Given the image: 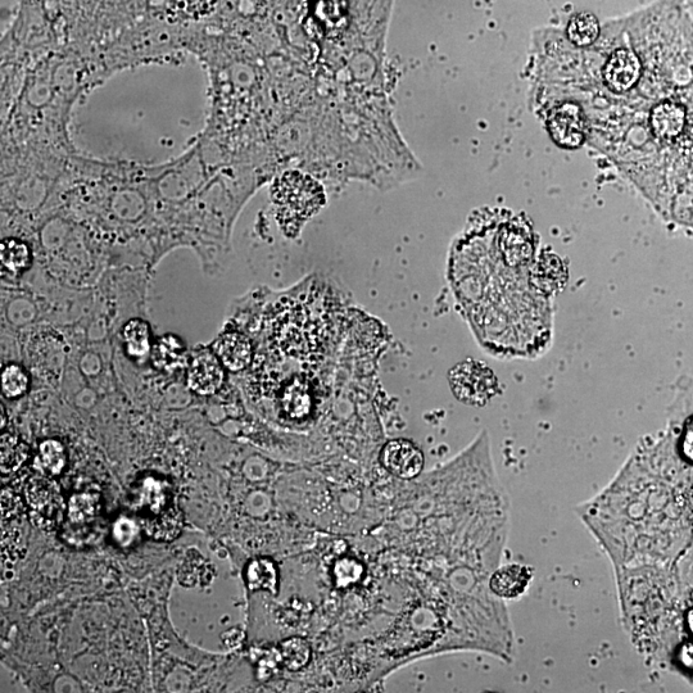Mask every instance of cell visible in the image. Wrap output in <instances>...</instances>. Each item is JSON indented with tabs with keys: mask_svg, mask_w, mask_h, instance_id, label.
<instances>
[{
	"mask_svg": "<svg viewBox=\"0 0 693 693\" xmlns=\"http://www.w3.org/2000/svg\"><path fill=\"white\" fill-rule=\"evenodd\" d=\"M310 398L307 385L301 380H293L284 388L282 394L283 409L291 418H302L310 410Z\"/></svg>",
	"mask_w": 693,
	"mask_h": 693,
	"instance_id": "cell-20",
	"label": "cell"
},
{
	"mask_svg": "<svg viewBox=\"0 0 693 693\" xmlns=\"http://www.w3.org/2000/svg\"><path fill=\"white\" fill-rule=\"evenodd\" d=\"M247 579L252 590L273 591L278 577H276L273 563L267 560H257L249 565Z\"/></svg>",
	"mask_w": 693,
	"mask_h": 693,
	"instance_id": "cell-23",
	"label": "cell"
},
{
	"mask_svg": "<svg viewBox=\"0 0 693 693\" xmlns=\"http://www.w3.org/2000/svg\"><path fill=\"white\" fill-rule=\"evenodd\" d=\"M39 459L48 474L60 475L67 464L65 447L57 439H48L39 447Z\"/></svg>",
	"mask_w": 693,
	"mask_h": 693,
	"instance_id": "cell-22",
	"label": "cell"
},
{
	"mask_svg": "<svg viewBox=\"0 0 693 693\" xmlns=\"http://www.w3.org/2000/svg\"><path fill=\"white\" fill-rule=\"evenodd\" d=\"M600 35V24L592 13H578L568 25L570 42L577 47H590Z\"/></svg>",
	"mask_w": 693,
	"mask_h": 693,
	"instance_id": "cell-16",
	"label": "cell"
},
{
	"mask_svg": "<svg viewBox=\"0 0 693 693\" xmlns=\"http://www.w3.org/2000/svg\"><path fill=\"white\" fill-rule=\"evenodd\" d=\"M124 342L126 351L131 357L140 359L151 350V332L146 321L130 320L124 328Z\"/></svg>",
	"mask_w": 693,
	"mask_h": 693,
	"instance_id": "cell-17",
	"label": "cell"
},
{
	"mask_svg": "<svg viewBox=\"0 0 693 693\" xmlns=\"http://www.w3.org/2000/svg\"><path fill=\"white\" fill-rule=\"evenodd\" d=\"M24 502L11 489H3L2 491V516L3 519L15 518L24 511Z\"/></svg>",
	"mask_w": 693,
	"mask_h": 693,
	"instance_id": "cell-27",
	"label": "cell"
},
{
	"mask_svg": "<svg viewBox=\"0 0 693 693\" xmlns=\"http://www.w3.org/2000/svg\"><path fill=\"white\" fill-rule=\"evenodd\" d=\"M533 579V570L527 565L500 566L489 577V588L498 599L514 600L523 596Z\"/></svg>",
	"mask_w": 693,
	"mask_h": 693,
	"instance_id": "cell-9",
	"label": "cell"
},
{
	"mask_svg": "<svg viewBox=\"0 0 693 693\" xmlns=\"http://www.w3.org/2000/svg\"><path fill=\"white\" fill-rule=\"evenodd\" d=\"M29 377L26 371L18 365H8L3 369L2 387L3 394L7 398L24 396L29 389Z\"/></svg>",
	"mask_w": 693,
	"mask_h": 693,
	"instance_id": "cell-24",
	"label": "cell"
},
{
	"mask_svg": "<svg viewBox=\"0 0 693 693\" xmlns=\"http://www.w3.org/2000/svg\"><path fill=\"white\" fill-rule=\"evenodd\" d=\"M547 128L557 146L566 149L579 148L587 135L586 116L578 104L564 103L550 113Z\"/></svg>",
	"mask_w": 693,
	"mask_h": 693,
	"instance_id": "cell-5",
	"label": "cell"
},
{
	"mask_svg": "<svg viewBox=\"0 0 693 693\" xmlns=\"http://www.w3.org/2000/svg\"><path fill=\"white\" fill-rule=\"evenodd\" d=\"M690 475L643 441L609 486L575 511L614 570L670 563L693 542Z\"/></svg>",
	"mask_w": 693,
	"mask_h": 693,
	"instance_id": "cell-1",
	"label": "cell"
},
{
	"mask_svg": "<svg viewBox=\"0 0 693 693\" xmlns=\"http://www.w3.org/2000/svg\"><path fill=\"white\" fill-rule=\"evenodd\" d=\"M101 511V497L97 493H80L70 498L67 516L74 524H88Z\"/></svg>",
	"mask_w": 693,
	"mask_h": 693,
	"instance_id": "cell-18",
	"label": "cell"
},
{
	"mask_svg": "<svg viewBox=\"0 0 693 693\" xmlns=\"http://www.w3.org/2000/svg\"><path fill=\"white\" fill-rule=\"evenodd\" d=\"M282 652L285 664L289 669H297L305 664L307 658L305 642L301 640L285 641L282 645Z\"/></svg>",
	"mask_w": 693,
	"mask_h": 693,
	"instance_id": "cell-25",
	"label": "cell"
},
{
	"mask_svg": "<svg viewBox=\"0 0 693 693\" xmlns=\"http://www.w3.org/2000/svg\"><path fill=\"white\" fill-rule=\"evenodd\" d=\"M641 76V62L629 49H618L611 54L604 69L605 83L615 93H624L637 84Z\"/></svg>",
	"mask_w": 693,
	"mask_h": 693,
	"instance_id": "cell-8",
	"label": "cell"
},
{
	"mask_svg": "<svg viewBox=\"0 0 693 693\" xmlns=\"http://www.w3.org/2000/svg\"><path fill=\"white\" fill-rule=\"evenodd\" d=\"M113 536L121 546H131L139 536L138 524L129 518H121L113 528Z\"/></svg>",
	"mask_w": 693,
	"mask_h": 693,
	"instance_id": "cell-26",
	"label": "cell"
},
{
	"mask_svg": "<svg viewBox=\"0 0 693 693\" xmlns=\"http://www.w3.org/2000/svg\"><path fill=\"white\" fill-rule=\"evenodd\" d=\"M153 362L158 369L174 371L187 364V351L175 335H165L156 343L153 350Z\"/></svg>",
	"mask_w": 693,
	"mask_h": 693,
	"instance_id": "cell-14",
	"label": "cell"
},
{
	"mask_svg": "<svg viewBox=\"0 0 693 693\" xmlns=\"http://www.w3.org/2000/svg\"><path fill=\"white\" fill-rule=\"evenodd\" d=\"M452 391L460 401L473 406H483L497 391V380L486 365L465 361L450 373Z\"/></svg>",
	"mask_w": 693,
	"mask_h": 693,
	"instance_id": "cell-4",
	"label": "cell"
},
{
	"mask_svg": "<svg viewBox=\"0 0 693 693\" xmlns=\"http://www.w3.org/2000/svg\"><path fill=\"white\" fill-rule=\"evenodd\" d=\"M674 433L676 437L670 439L677 459L688 471H693V411L681 421Z\"/></svg>",
	"mask_w": 693,
	"mask_h": 693,
	"instance_id": "cell-21",
	"label": "cell"
},
{
	"mask_svg": "<svg viewBox=\"0 0 693 693\" xmlns=\"http://www.w3.org/2000/svg\"><path fill=\"white\" fill-rule=\"evenodd\" d=\"M183 525V514L175 504L161 514L143 519L144 532L157 541H172L178 538Z\"/></svg>",
	"mask_w": 693,
	"mask_h": 693,
	"instance_id": "cell-12",
	"label": "cell"
},
{
	"mask_svg": "<svg viewBox=\"0 0 693 693\" xmlns=\"http://www.w3.org/2000/svg\"><path fill=\"white\" fill-rule=\"evenodd\" d=\"M225 366L214 353L198 351L190 361L188 385L201 396H210L221 388L225 379Z\"/></svg>",
	"mask_w": 693,
	"mask_h": 693,
	"instance_id": "cell-6",
	"label": "cell"
},
{
	"mask_svg": "<svg viewBox=\"0 0 693 693\" xmlns=\"http://www.w3.org/2000/svg\"><path fill=\"white\" fill-rule=\"evenodd\" d=\"M215 351L225 368L231 371L246 369L252 361V344L242 333L228 332L221 335Z\"/></svg>",
	"mask_w": 693,
	"mask_h": 693,
	"instance_id": "cell-11",
	"label": "cell"
},
{
	"mask_svg": "<svg viewBox=\"0 0 693 693\" xmlns=\"http://www.w3.org/2000/svg\"><path fill=\"white\" fill-rule=\"evenodd\" d=\"M384 468L401 479L418 477L424 468V455L418 447L405 439H396L384 446Z\"/></svg>",
	"mask_w": 693,
	"mask_h": 693,
	"instance_id": "cell-7",
	"label": "cell"
},
{
	"mask_svg": "<svg viewBox=\"0 0 693 693\" xmlns=\"http://www.w3.org/2000/svg\"><path fill=\"white\" fill-rule=\"evenodd\" d=\"M2 265L9 273L20 274L30 266L31 253L27 244L18 239H4L0 246Z\"/></svg>",
	"mask_w": 693,
	"mask_h": 693,
	"instance_id": "cell-19",
	"label": "cell"
},
{
	"mask_svg": "<svg viewBox=\"0 0 693 693\" xmlns=\"http://www.w3.org/2000/svg\"><path fill=\"white\" fill-rule=\"evenodd\" d=\"M0 409H2V428H4V407H3V405L0 406Z\"/></svg>",
	"mask_w": 693,
	"mask_h": 693,
	"instance_id": "cell-28",
	"label": "cell"
},
{
	"mask_svg": "<svg viewBox=\"0 0 693 693\" xmlns=\"http://www.w3.org/2000/svg\"><path fill=\"white\" fill-rule=\"evenodd\" d=\"M29 457V447L16 434L3 433L0 442V469L3 474L15 473Z\"/></svg>",
	"mask_w": 693,
	"mask_h": 693,
	"instance_id": "cell-15",
	"label": "cell"
},
{
	"mask_svg": "<svg viewBox=\"0 0 693 693\" xmlns=\"http://www.w3.org/2000/svg\"><path fill=\"white\" fill-rule=\"evenodd\" d=\"M26 509L31 522L43 531H56L65 516V500L52 478L36 474L25 488Z\"/></svg>",
	"mask_w": 693,
	"mask_h": 693,
	"instance_id": "cell-3",
	"label": "cell"
},
{
	"mask_svg": "<svg viewBox=\"0 0 693 693\" xmlns=\"http://www.w3.org/2000/svg\"><path fill=\"white\" fill-rule=\"evenodd\" d=\"M139 502L140 509L153 516L163 513L172 505L170 484L153 477L144 479L140 486Z\"/></svg>",
	"mask_w": 693,
	"mask_h": 693,
	"instance_id": "cell-13",
	"label": "cell"
},
{
	"mask_svg": "<svg viewBox=\"0 0 693 693\" xmlns=\"http://www.w3.org/2000/svg\"><path fill=\"white\" fill-rule=\"evenodd\" d=\"M280 224L287 233L296 234L324 203L323 190L314 180L301 174L284 176L275 187Z\"/></svg>",
	"mask_w": 693,
	"mask_h": 693,
	"instance_id": "cell-2",
	"label": "cell"
},
{
	"mask_svg": "<svg viewBox=\"0 0 693 693\" xmlns=\"http://www.w3.org/2000/svg\"><path fill=\"white\" fill-rule=\"evenodd\" d=\"M650 125L656 138L661 140L677 139L686 129V107L674 101L661 102L652 108Z\"/></svg>",
	"mask_w": 693,
	"mask_h": 693,
	"instance_id": "cell-10",
	"label": "cell"
}]
</instances>
